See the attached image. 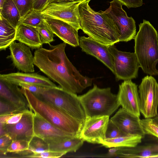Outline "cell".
Listing matches in <instances>:
<instances>
[{"label": "cell", "mask_w": 158, "mask_h": 158, "mask_svg": "<svg viewBox=\"0 0 158 158\" xmlns=\"http://www.w3.org/2000/svg\"><path fill=\"white\" fill-rule=\"evenodd\" d=\"M63 42L51 49L41 48L34 52V64L63 89L77 94L92 85L93 79L81 75L67 57Z\"/></svg>", "instance_id": "6da1fadb"}, {"label": "cell", "mask_w": 158, "mask_h": 158, "mask_svg": "<svg viewBox=\"0 0 158 158\" xmlns=\"http://www.w3.org/2000/svg\"><path fill=\"white\" fill-rule=\"evenodd\" d=\"M89 1L79 5L81 29L89 37L109 47L119 42L118 31L112 19L103 11H94L89 5Z\"/></svg>", "instance_id": "7a4b0ae2"}, {"label": "cell", "mask_w": 158, "mask_h": 158, "mask_svg": "<svg viewBox=\"0 0 158 158\" xmlns=\"http://www.w3.org/2000/svg\"><path fill=\"white\" fill-rule=\"evenodd\" d=\"M21 90L27 100L29 109L54 126L77 137H80L83 123L66 112L38 98L27 89Z\"/></svg>", "instance_id": "3957f363"}, {"label": "cell", "mask_w": 158, "mask_h": 158, "mask_svg": "<svg viewBox=\"0 0 158 158\" xmlns=\"http://www.w3.org/2000/svg\"><path fill=\"white\" fill-rule=\"evenodd\" d=\"M135 40V53L139 67L150 75L158 76L156 65L158 62L157 31L149 21L143 20Z\"/></svg>", "instance_id": "277c9868"}, {"label": "cell", "mask_w": 158, "mask_h": 158, "mask_svg": "<svg viewBox=\"0 0 158 158\" xmlns=\"http://www.w3.org/2000/svg\"><path fill=\"white\" fill-rule=\"evenodd\" d=\"M78 98L86 118L110 116L120 106L117 95L113 94L110 88L101 89L95 84L92 89Z\"/></svg>", "instance_id": "5b68a950"}, {"label": "cell", "mask_w": 158, "mask_h": 158, "mask_svg": "<svg viewBox=\"0 0 158 158\" xmlns=\"http://www.w3.org/2000/svg\"><path fill=\"white\" fill-rule=\"evenodd\" d=\"M34 95L40 100L64 111L84 124L86 115L77 94L57 86L45 87L41 93Z\"/></svg>", "instance_id": "8992f818"}, {"label": "cell", "mask_w": 158, "mask_h": 158, "mask_svg": "<svg viewBox=\"0 0 158 158\" xmlns=\"http://www.w3.org/2000/svg\"><path fill=\"white\" fill-rule=\"evenodd\" d=\"M140 112L145 118L158 117V83L152 76H147L139 86Z\"/></svg>", "instance_id": "52a82bcc"}, {"label": "cell", "mask_w": 158, "mask_h": 158, "mask_svg": "<svg viewBox=\"0 0 158 158\" xmlns=\"http://www.w3.org/2000/svg\"><path fill=\"white\" fill-rule=\"evenodd\" d=\"M109 48L113 57L116 80L125 81L136 78L139 66L135 52L118 50L114 45Z\"/></svg>", "instance_id": "ba28073f"}, {"label": "cell", "mask_w": 158, "mask_h": 158, "mask_svg": "<svg viewBox=\"0 0 158 158\" xmlns=\"http://www.w3.org/2000/svg\"><path fill=\"white\" fill-rule=\"evenodd\" d=\"M109 7L103 12L111 18L118 29L119 42H127L134 39L136 35L135 22L129 17L122 8V4L117 0L110 2Z\"/></svg>", "instance_id": "9c48e42d"}, {"label": "cell", "mask_w": 158, "mask_h": 158, "mask_svg": "<svg viewBox=\"0 0 158 158\" xmlns=\"http://www.w3.org/2000/svg\"><path fill=\"white\" fill-rule=\"evenodd\" d=\"M79 4L74 2L51 3L41 13L44 18L62 20L78 31L81 29L79 11Z\"/></svg>", "instance_id": "30bf717a"}, {"label": "cell", "mask_w": 158, "mask_h": 158, "mask_svg": "<svg viewBox=\"0 0 158 158\" xmlns=\"http://www.w3.org/2000/svg\"><path fill=\"white\" fill-rule=\"evenodd\" d=\"M109 117L104 116L86 118L80 137L84 141L101 144L106 139V132Z\"/></svg>", "instance_id": "8fae6325"}, {"label": "cell", "mask_w": 158, "mask_h": 158, "mask_svg": "<svg viewBox=\"0 0 158 158\" xmlns=\"http://www.w3.org/2000/svg\"><path fill=\"white\" fill-rule=\"evenodd\" d=\"M117 95L123 108L133 114L140 116L137 85L131 80L124 81L119 85Z\"/></svg>", "instance_id": "7c38bea8"}, {"label": "cell", "mask_w": 158, "mask_h": 158, "mask_svg": "<svg viewBox=\"0 0 158 158\" xmlns=\"http://www.w3.org/2000/svg\"><path fill=\"white\" fill-rule=\"evenodd\" d=\"M79 46L82 51L91 55L104 64L114 74L113 57L109 46L88 37H79Z\"/></svg>", "instance_id": "4fadbf2b"}, {"label": "cell", "mask_w": 158, "mask_h": 158, "mask_svg": "<svg viewBox=\"0 0 158 158\" xmlns=\"http://www.w3.org/2000/svg\"><path fill=\"white\" fill-rule=\"evenodd\" d=\"M9 47L10 54L6 58L11 59L15 67L25 73L35 71L34 56L32 55L29 47L23 43H17L15 41Z\"/></svg>", "instance_id": "5bb4252c"}, {"label": "cell", "mask_w": 158, "mask_h": 158, "mask_svg": "<svg viewBox=\"0 0 158 158\" xmlns=\"http://www.w3.org/2000/svg\"><path fill=\"white\" fill-rule=\"evenodd\" d=\"M34 112L30 109L24 112L21 119L18 123L9 124L5 123L6 133L12 140H23L30 142L34 136Z\"/></svg>", "instance_id": "9a60e30c"}, {"label": "cell", "mask_w": 158, "mask_h": 158, "mask_svg": "<svg viewBox=\"0 0 158 158\" xmlns=\"http://www.w3.org/2000/svg\"><path fill=\"white\" fill-rule=\"evenodd\" d=\"M110 119L127 135H139L143 138L145 135L139 117L122 108H120Z\"/></svg>", "instance_id": "2e32d148"}, {"label": "cell", "mask_w": 158, "mask_h": 158, "mask_svg": "<svg viewBox=\"0 0 158 158\" xmlns=\"http://www.w3.org/2000/svg\"><path fill=\"white\" fill-rule=\"evenodd\" d=\"M33 122L34 136L41 138L48 143L75 136L59 129L35 113Z\"/></svg>", "instance_id": "e0dca14e"}, {"label": "cell", "mask_w": 158, "mask_h": 158, "mask_svg": "<svg viewBox=\"0 0 158 158\" xmlns=\"http://www.w3.org/2000/svg\"><path fill=\"white\" fill-rule=\"evenodd\" d=\"M106 156V157L124 158L158 157V144L114 147L110 149Z\"/></svg>", "instance_id": "ac0fdd59"}, {"label": "cell", "mask_w": 158, "mask_h": 158, "mask_svg": "<svg viewBox=\"0 0 158 158\" xmlns=\"http://www.w3.org/2000/svg\"><path fill=\"white\" fill-rule=\"evenodd\" d=\"M44 20L53 33L64 42L73 47L79 45L78 31L72 25L56 19L45 18Z\"/></svg>", "instance_id": "d6986e66"}, {"label": "cell", "mask_w": 158, "mask_h": 158, "mask_svg": "<svg viewBox=\"0 0 158 158\" xmlns=\"http://www.w3.org/2000/svg\"><path fill=\"white\" fill-rule=\"evenodd\" d=\"M0 79L17 85L20 83H24L47 88L57 86L48 78L35 73L18 72L0 74Z\"/></svg>", "instance_id": "ffe728a7"}, {"label": "cell", "mask_w": 158, "mask_h": 158, "mask_svg": "<svg viewBox=\"0 0 158 158\" xmlns=\"http://www.w3.org/2000/svg\"><path fill=\"white\" fill-rule=\"evenodd\" d=\"M18 85L0 79V98L19 109H29L27 98Z\"/></svg>", "instance_id": "44dd1931"}, {"label": "cell", "mask_w": 158, "mask_h": 158, "mask_svg": "<svg viewBox=\"0 0 158 158\" xmlns=\"http://www.w3.org/2000/svg\"><path fill=\"white\" fill-rule=\"evenodd\" d=\"M15 40L26 44L32 49L42 48L37 27L19 24L17 27Z\"/></svg>", "instance_id": "7402d4cb"}, {"label": "cell", "mask_w": 158, "mask_h": 158, "mask_svg": "<svg viewBox=\"0 0 158 158\" xmlns=\"http://www.w3.org/2000/svg\"><path fill=\"white\" fill-rule=\"evenodd\" d=\"M84 140L80 137L73 136L48 143L49 150L75 152L83 145Z\"/></svg>", "instance_id": "603a6c76"}, {"label": "cell", "mask_w": 158, "mask_h": 158, "mask_svg": "<svg viewBox=\"0 0 158 158\" xmlns=\"http://www.w3.org/2000/svg\"><path fill=\"white\" fill-rule=\"evenodd\" d=\"M17 28L0 15V51L5 50L15 40Z\"/></svg>", "instance_id": "cb8c5ba5"}, {"label": "cell", "mask_w": 158, "mask_h": 158, "mask_svg": "<svg viewBox=\"0 0 158 158\" xmlns=\"http://www.w3.org/2000/svg\"><path fill=\"white\" fill-rule=\"evenodd\" d=\"M143 138L139 135H128L112 139H105L101 143L107 148L133 147L141 142Z\"/></svg>", "instance_id": "d4e9b609"}, {"label": "cell", "mask_w": 158, "mask_h": 158, "mask_svg": "<svg viewBox=\"0 0 158 158\" xmlns=\"http://www.w3.org/2000/svg\"><path fill=\"white\" fill-rule=\"evenodd\" d=\"M0 15L17 28L21 17L12 0H5L0 9Z\"/></svg>", "instance_id": "484cf974"}, {"label": "cell", "mask_w": 158, "mask_h": 158, "mask_svg": "<svg viewBox=\"0 0 158 158\" xmlns=\"http://www.w3.org/2000/svg\"><path fill=\"white\" fill-rule=\"evenodd\" d=\"M44 19L41 11L32 9L27 14L21 17L19 25L23 24L37 27L44 21Z\"/></svg>", "instance_id": "4316f807"}, {"label": "cell", "mask_w": 158, "mask_h": 158, "mask_svg": "<svg viewBox=\"0 0 158 158\" xmlns=\"http://www.w3.org/2000/svg\"><path fill=\"white\" fill-rule=\"evenodd\" d=\"M28 150L32 153H40L49 150L48 144L45 140L34 136L29 142Z\"/></svg>", "instance_id": "83f0119b"}, {"label": "cell", "mask_w": 158, "mask_h": 158, "mask_svg": "<svg viewBox=\"0 0 158 158\" xmlns=\"http://www.w3.org/2000/svg\"><path fill=\"white\" fill-rule=\"evenodd\" d=\"M40 39L43 44H48L54 41V34L48 27L44 20L37 27Z\"/></svg>", "instance_id": "f1b7e54d"}, {"label": "cell", "mask_w": 158, "mask_h": 158, "mask_svg": "<svg viewBox=\"0 0 158 158\" xmlns=\"http://www.w3.org/2000/svg\"><path fill=\"white\" fill-rule=\"evenodd\" d=\"M140 122L145 134L154 136L158 138V124L152 118L140 119Z\"/></svg>", "instance_id": "f546056e"}, {"label": "cell", "mask_w": 158, "mask_h": 158, "mask_svg": "<svg viewBox=\"0 0 158 158\" xmlns=\"http://www.w3.org/2000/svg\"><path fill=\"white\" fill-rule=\"evenodd\" d=\"M28 110L19 109L10 102L0 98V115L23 113Z\"/></svg>", "instance_id": "4dcf8cb0"}, {"label": "cell", "mask_w": 158, "mask_h": 158, "mask_svg": "<svg viewBox=\"0 0 158 158\" xmlns=\"http://www.w3.org/2000/svg\"><path fill=\"white\" fill-rule=\"evenodd\" d=\"M29 141L23 140H12L7 149L8 152H19L28 150Z\"/></svg>", "instance_id": "1f68e13d"}, {"label": "cell", "mask_w": 158, "mask_h": 158, "mask_svg": "<svg viewBox=\"0 0 158 158\" xmlns=\"http://www.w3.org/2000/svg\"><path fill=\"white\" fill-rule=\"evenodd\" d=\"M128 136L125 135L117 126L109 119L105 134V139H112L122 136Z\"/></svg>", "instance_id": "d6a6232c"}, {"label": "cell", "mask_w": 158, "mask_h": 158, "mask_svg": "<svg viewBox=\"0 0 158 158\" xmlns=\"http://www.w3.org/2000/svg\"><path fill=\"white\" fill-rule=\"evenodd\" d=\"M18 8L21 17L32 9V0H12Z\"/></svg>", "instance_id": "836d02e7"}, {"label": "cell", "mask_w": 158, "mask_h": 158, "mask_svg": "<svg viewBox=\"0 0 158 158\" xmlns=\"http://www.w3.org/2000/svg\"><path fill=\"white\" fill-rule=\"evenodd\" d=\"M66 153L64 152L48 150L40 153L33 152L27 158H57L60 157Z\"/></svg>", "instance_id": "e575fe53"}, {"label": "cell", "mask_w": 158, "mask_h": 158, "mask_svg": "<svg viewBox=\"0 0 158 158\" xmlns=\"http://www.w3.org/2000/svg\"><path fill=\"white\" fill-rule=\"evenodd\" d=\"M12 141L11 138L7 134L0 136V156H5L7 154V149Z\"/></svg>", "instance_id": "d590c367"}, {"label": "cell", "mask_w": 158, "mask_h": 158, "mask_svg": "<svg viewBox=\"0 0 158 158\" xmlns=\"http://www.w3.org/2000/svg\"><path fill=\"white\" fill-rule=\"evenodd\" d=\"M17 85L21 88L27 89L35 95L41 93L45 88L35 85L24 83H20Z\"/></svg>", "instance_id": "8d00e7d4"}, {"label": "cell", "mask_w": 158, "mask_h": 158, "mask_svg": "<svg viewBox=\"0 0 158 158\" xmlns=\"http://www.w3.org/2000/svg\"><path fill=\"white\" fill-rule=\"evenodd\" d=\"M122 4L126 6L128 8H136L141 6L143 0H117Z\"/></svg>", "instance_id": "74e56055"}, {"label": "cell", "mask_w": 158, "mask_h": 158, "mask_svg": "<svg viewBox=\"0 0 158 158\" xmlns=\"http://www.w3.org/2000/svg\"><path fill=\"white\" fill-rule=\"evenodd\" d=\"M49 0H32V9L42 11L48 4Z\"/></svg>", "instance_id": "f35d334b"}, {"label": "cell", "mask_w": 158, "mask_h": 158, "mask_svg": "<svg viewBox=\"0 0 158 158\" xmlns=\"http://www.w3.org/2000/svg\"><path fill=\"white\" fill-rule=\"evenodd\" d=\"M23 113L16 114L12 115L7 119L6 123L13 124L18 123L21 119Z\"/></svg>", "instance_id": "ab89813d"}, {"label": "cell", "mask_w": 158, "mask_h": 158, "mask_svg": "<svg viewBox=\"0 0 158 158\" xmlns=\"http://www.w3.org/2000/svg\"><path fill=\"white\" fill-rule=\"evenodd\" d=\"M91 0H49L48 4L52 2H74L80 3L81 2Z\"/></svg>", "instance_id": "60d3db41"}, {"label": "cell", "mask_w": 158, "mask_h": 158, "mask_svg": "<svg viewBox=\"0 0 158 158\" xmlns=\"http://www.w3.org/2000/svg\"><path fill=\"white\" fill-rule=\"evenodd\" d=\"M15 114H5L0 115V123H6V121L12 115Z\"/></svg>", "instance_id": "b9f144b4"}, {"label": "cell", "mask_w": 158, "mask_h": 158, "mask_svg": "<svg viewBox=\"0 0 158 158\" xmlns=\"http://www.w3.org/2000/svg\"><path fill=\"white\" fill-rule=\"evenodd\" d=\"M5 0H0V9L2 7Z\"/></svg>", "instance_id": "7bdbcfd3"}, {"label": "cell", "mask_w": 158, "mask_h": 158, "mask_svg": "<svg viewBox=\"0 0 158 158\" xmlns=\"http://www.w3.org/2000/svg\"><path fill=\"white\" fill-rule=\"evenodd\" d=\"M153 121L158 124V116L152 118Z\"/></svg>", "instance_id": "ee69618b"}]
</instances>
